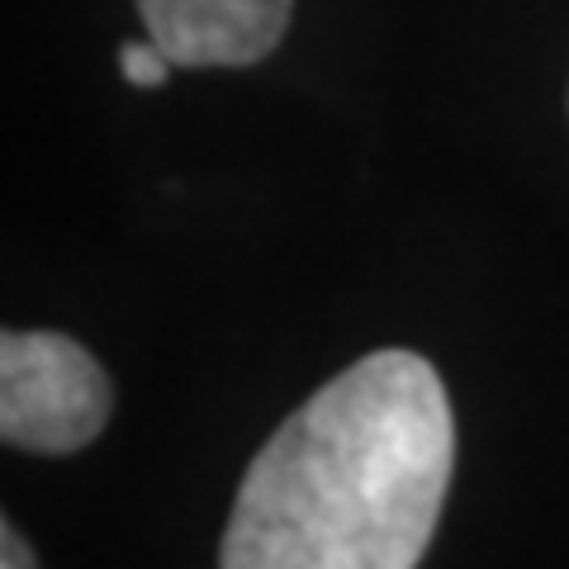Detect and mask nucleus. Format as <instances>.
<instances>
[{
	"label": "nucleus",
	"instance_id": "f257e3e1",
	"mask_svg": "<svg viewBox=\"0 0 569 569\" xmlns=\"http://www.w3.org/2000/svg\"><path fill=\"white\" fill-rule=\"evenodd\" d=\"M456 418L437 366L370 351L284 418L247 466L223 569H413L447 503Z\"/></svg>",
	"mask_w": 569,
	"mask_h": 569
},
{
	"label": "nucleus",
	"instance_id": "f03ea898",
	"mask_svg": "<svg viewBox=\"0 0 569 569\" xmlns=\"http://www.w3.org/2000/svg\"><path fill=\"white\" fill-rule=\"evenodd\" d=\"M114 385L81 342L62 332L0 337V437L33 456H71L104 432Z\"/></svg>",
	"mask_w": 569,
	"mask_h": 569
},
{
	"label": "nucleus",
	"instance_id": "7ed1b4c3",
	"mask_svg": "<svg viewBox=\"0 0 569 569\" xmlns=\"http://www.w3.org/2000/svg\"><path fill=\"white\" fill-rule=\"evenodd\" d=\"M295 0H138L148 39L176 67H257L290 29Z\"/></svg>",
	"mask_w": 569,
	"mask_h": 569
},
{
	"label": "nucleus",
	"instance_id": "20e7f679",
	"mask_svg": "<svg viewBox=\"0 0 569 569\" xmlns=\"http://www.w3.org/2000/svg\"><path fill=\"white\" fill-rule=\"evenodd\" d=\"M171 58H167V48L148 39V43H123L119 48V71H123V81L138 86V91H157V86H167L171 81Z\"/></svg>",
	"mask_w": 569,
	"mask_h": 569
},
{
	"label": "nucleus",
	"instance_id": "39448f33",
	"mask_svg": "<svg viewBox=\"0 0 569 569\" xmlns=\"http://www.w3.org/2000/svg\"><path fill=\"white\" fill-rule=\"evenodd\" d=\"M0 541H6V556H0V565H6V569H29V565H33L29 546H24L20 537H14V522H10V518L0 522Z\"/></svg>",
	"mask_w": 569,
	"mask_h": 569
}]
</instances>
